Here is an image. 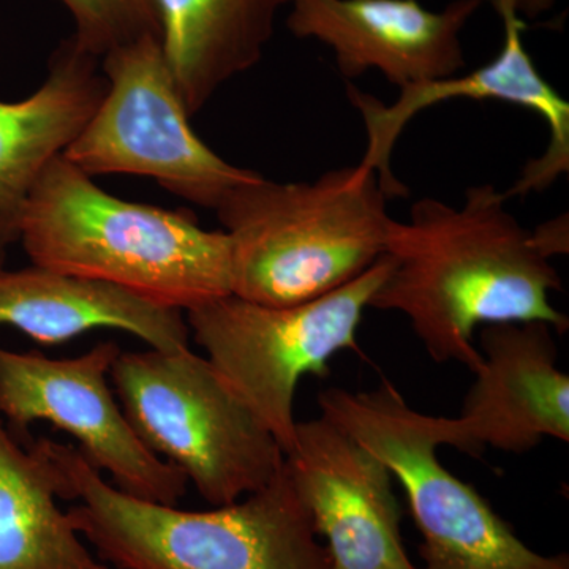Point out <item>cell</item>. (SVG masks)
<instances>
[{
  "instance_id": "cell-1",
  "label": "cell",
  "mask_w": 569,
  "mask_h": 569,
  "mask_svg": "<svg viewBox=\"0 0 569 569\" xmlns=\"http://www.w3.org/2000/svg\"><path fill=\"white\" fill-rule=\"evenodd\" d=\"M492 183L468 187L460 208L421 198L407 222L389 223L392 271L370 307L399 312L436 362L473 372L479 326L541 321L565 332L569 320L552 305L561 279L533 233L509 212Z\"/></svg>"
},
{
  "instance_id": "cell-2",
  "label": "cell",
  "mask_w": 569,
  "mask_h": 569,
  "mask_svg": "<svg viewBox=\"0 0 569 569\" xmlns=\"http://www.w3.org/2000/svg\"><path fill=\"white\" fill-rule=\"evenodd\" d=\"M58 496L96 556L116 569H332L287 459L263 489L208 511L129 496L71 445L37 440Z\"/></svg>"
},
{
  "instance_id": "cell-3",
  "label": "cell",
  "mask_w": 569,
  "mask_h": 569,
  "mask_svg": "<svg viewBox=\"0 0 569 569\" xmlns=\"http://www.w3.org/2000/svg\"><path fill=\"white\" fill-rule=\"evenodd\" d=\"M20 241L40 268L122 288L171 309L231 295V246L189 212L104 192L63 156L40 174L20 222Z\"/></svg>"
},
{
  "instance_id": "cell-4",
  "label": "cell",
  "mask_w": 569,
  "mask_h": 569,
  "mask_svg": "<svg viewBox=\"0 0 569 569\" xmlns=\"http://www.w3.org/2000/svg\"><path fill=\"white\" fill-rule=\"evenodd\" d=\"M389 198L362 163L313 182L258 173L216 209L231 246V295L266 306L312 301L387 253Z\"/></svg>"
},
{
  "instance_id": "cell-5",
  "label": "cell",
  "mask_w": 569,
  "mask_h": 569,
  "mask_svg": "<svg viewBox=\"0 0 569 569\" xmlns=\"http://www.w3.org/2000/svg\"><path fill=\"white\" fill-rule=\"evenodd\" d=\"M110 380L142 443L178 467L211 507L263 489L283 467L271 430L190 348L121 351Z\"/></svg>"
},
{
  "instance_id": "cell-6",
  "label": "cell",
  "mask_w": 569,
  "mask_h": 569,
  "mask_svg": "<svg viewBox=\"0 0 569 569\" xmlns=\"http://www.w3.org/2000/svg\"><path fill=\"white\" fill-rule=\"evenodd\" d=\"M318 406L406 490L422 537V569H569L567 553L529 548L473 486L440 462L437 449L451 445L449 418L415 410L387 380L370 391L325 389Z\"/></svg>"
},
{
  "instance_id": "cell-7",
  "label": "cell",
  "mask_w": 569,
  "mask_h": 569,
  "mask_svg": "<svg viewBox=\"0 0 569 569\" xmlns=\"http://www.w3.org/2000/svg\"><path fill=\"white\" fill-rule=\"evenodd\" d=\"M391 271L385 253L353 282L312 301L266 306L227 295L187 310L190 337L284 456L295 445L299 381L328 376L331 358L355 347L362 317Z\"/></svg>"
},
{
  "instance_id": "cell-8",
  "label": "cell",
  "mask_w": 569,
  "mask_h": 569,
  "mask_svg": "<svg viewBox=\"0 0 569 569\" xmlns=\"http://www.w3.org/2000/svg\"><path fill=\"white\" fill-rule=\"evenodd\" d=\"M102 62V103L62 153L82 173L144 176L213 211L258 174L227 162L193 132L160 37L116 48Z\"/></svg>"
},
{
  "instance_id": "cell-9",
  "label": "cell",
  "mask_w": 569,
  "mask_h": 569,
  "mask_svg": "<svg viewBox=\"0 0 569 569\" xmlns=\"http://www.w3.org/2000/svg\"><path fill=\"white\" fill-rule=\"evenodd\" d=\"M119 355L114 342L69 359L0 347V415L14 437L26 436L32 422H51L78 441L82 456L107 471L116 488L178 507L187 492L186 475L142 443L108 383Z\"/></svg>"
},
{
  "instance_id": "cell-10",
  "label": "cell",
  "mask_w": 569,
  "mask_h": 569,
  "mask_svg": "<svg viewBox=\"0 0 569 569\" xmlns=\"http://www.w3.org/2000/svg\"><path fill=\"white\" fill-rule=\"evenodd\" d=\"M503 22V47L497 58L468 74L422 82L400 89L392 104H385L347 84L348 100L366 123L367 151L361 162L377 171L388 198L407 197L408 189L391 171V153L400 133L419 111L447 100H497L527 108L541 116L549 129V144L538 159L523 167L518 181L507 190V200L531 192H545L569 170V103L535 66L523 44L526 20L520 18L515 0H490Z\"/></svg>"
},
{
  "instance_id": "cell-11",
  "label": "cell",
  "mask_w": 569,
  "mask_h": 569,
  "mask_svg": "<svg viewBox=\"0 0 569 569\" xmlns=\"http://www.w3.org/2000/svg\"><path fill=\"white\" fill-rule=\"evenodd\" d=\"M284 459L332 569H419L403 546L395 478L369 449L320 417L296 425Z\"/></svg>"
},
{
  "instance_id": "cell-12",
  "label": "cell",
  "mask_w": 569,
  "mask_h": 569,
  "mask_svg": "<svg viewBox=\"0 0 569 569\" xmlns=\"http://www.w3.org/2000/svg\"><path fill=\"white\" fill-rule=\"evenodd\" d=\"M486 0L429 10L419 0H288V31L332 51L346 80L377 70L396 88L456 77L466 69L462 31Z\"/></svg>"
},
{
  "instance_id": "cell-13",
  "label": "cell",
  "mask_w": 569,
  "mask_h": 569,
  "mask_svg": "<svg viewBox=\"0 0 569 569\" xmlns=\"http://www.w3.org/2000/svg\"><path fill=\"white\" fill-rule=\"evenodd\" d=\"M556 329L541 321L482 326L481 365L451 422V447L523 455L545 438L569 441V377L557 367Z\"/></svg>"
},
{
  "instance_id": "cell-14",
  "label": "cell",
  "mask_w": 569,
  "mask_h": 569,
  "mask_svg": "<svg viewBox=\"0 0 569 569\" xmlns=\"http://www.w3.org/2000/svg\"><path fill=\"white\" fill-rule=\"evenodd\" d=\"M99 61L70 37L52 52L47 80L32 96L0 100V268L20 241L22 208L32 187L102 103L108 82Z\"/></svg>"
},
{
  "instance_id": "cell-15",
  "label": "cell",
  "mask_w": 569,
  "mask_h": 569,
  "mask_svg": "<svg viewBox=\"0 0 569 569\" xmlns=\"http://www.w3.org/2000/svg\"><path fill=\"white\" fill-rule=\"evenodd\" d=\"M0 325L13 326L41 346H61L93 329H119L156 350L189 348L181 310L153 305L116 284L31 266L0 268Z\"/></svg>"
},
{
  "instance_id": "cell-16",
  "label": "cell",
  "mask_w": 569,
  "mask_h": 569,
  "mask_svg": "<svg viewBox=\"0 0 569 569\" xmlns=\"http://www.w3.org/2000/svg\"><path fill=\"white\" fill-rule=\"evenodd\" d=\"M168 66L190 116L263 59L288 0H153Z\"/></svg>"
},
{
  "instance_id": "cell-17",
  "label": "cell",
  "mask_w": 569,
  "mask_h": 569,
  "mask_svg": "<svg viewBox=\"0 0 569 569\" xmlns=\"http://www.w3.org/2000/svg\"><path fill=\"white\" fill-rule=\"evenodd\" d=\"M58 478L37 441L0 422V569H112L58 507Z\"/></svg>"
},
{
  "instance_id": "cell-18",
  "label": "cell",
  "mask_w": 569,
  "mask_h": 569,
  "mask_svg": "<svg viewBox=\"0 0 569 569\" xmlns=\"http://www.w3.org/2000/svg\"><path fill=\"white\" fill-rule=\"evenodd\" d=\"M74 21L78 47L96 58L144 37L162 39L153 0H61Z\"/></svg>"
},
{
  "instance_id": "cell-19",
  "label": "cell",
  "mask_w": 569,
  "mask_h": 569,
  "mask_svg": "<svg viewBox=\"0 0 569 569\" xmlns=\"http://www.w3.org/2000/svg\"><path fill=\"white\" fill-rule=\"evenodd\" d=\"M533 233L535 242L545 257L549 260L556 254H567L569 250L568 242V216H561L545 224H539Z\"/></svg>"
},
{
  "instance_id": "cell-20",
  "label": "cell",
  "mask_w": 569,
  "mask_h": 569,
  "mask_svg": "<svg viewBox=\"0 0 569 569\" xmlns=\"http://www.w3.org/2000/svg\"><path fill=\"white\" fill-rule=\"evenodd\" d=\"M520 18L537 20L556 7L557 0H515Z\"/></svg>"
}]
</instances>
